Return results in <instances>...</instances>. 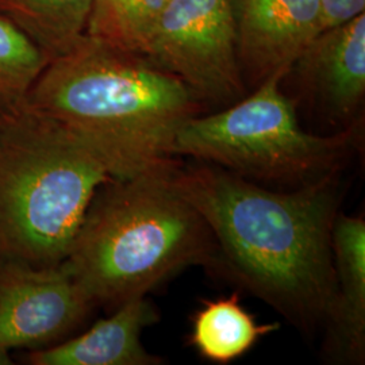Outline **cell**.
Here are the masks:
<instances>
[{"instance_id":"obj_1","label":"cell","mask_w":365,"mask_h":365,"mask_svg":"<svg viewBox=\"0 0 365 365\" xmlns=\"http://www.w3.org/2000/svg\"><path fill=\"white\" fill-rule=\"evenodd\" d=\"M339 176L276 191L203 161H178L173 170L178 190L209 226L218 271L303 334L327 324L336 295Z\"/></svg>"},{"instance_id":"obj_2","label":"cell","mask_w":365,"mask_h":365,"mask_svg":"<svg viewBox=\"0 0 365 365\" xmlns=\"http://www.w3.org/2000/svg\"><path fill=\"white\" fill-rule=\"evenodd\" d=\"M21 107L69 131L125 179L178 158L175 138L200 102L144 56L84 36L46 66Z\"/></svg>"},{"instance_id":"obj_3","label":"cell","mask_w":365,"mask_h":365,"mask_svg":"<svg viewBox=\"0 0 365 365\" xmlns=\"http://www.w3.org/2000/svg\"><path fill=\"white\" fill-rule=\"evenodd\" d=\"M178 158L111 179L93 196L63 262L93 307L115 309L194 265L218 271L217 245L173 180Z\"/></svg>"},{"instance_id":"obj_4","label":"cell","mask_w":365,"mask_h":365,"mask_svg":"<svg viewBox=\"0 0 365 365\" xmlns=\"http://www.w3.org/2000/svg\"><path fill=\"white\" fill-rule=\"evenodd\" d=\"M113 176L88 146L21 107L0 120V264L66 260L98 190Z\"/></svg>"},{"instance_id":"obj_5","label":"cell","mask_w":365,"mask_h":365,"mask_svg":"<svg viewBox=\"0 0 365 365\" xmlns=\"http://www.w3.org/2000/svg\"><path fill=\"white\" fill-rule=\"evenodd\" d=\"M289 72L279 71L227 108L188 119L172 146L252 182L298 188L339 175L359 149V123L331 135L303 130L294 102L280 90Z\"/></svg>"},{"instance_id":"obj_6","label":"cell","mask_w":365,"mask_h":365,"mask_svg":"<svg viewBox=\"0 0 365 365\" xmlns=\"http://www.w3.org/2000/svg\"><path fill=\"white\" fill-rule=\"evenodd\" d=\"M195 93L232 105L245 92L232 0H170L141 53Z\"/></svg>"},{"instance_id":"obj_7","label":"cell","mask_w":365,"mask_h":365,"mask_svg":"<svg viewBox=\"0 0 365 365\" xmlns=\"http://www.w3.org/2000/svg\"><path fill=\"white\" fill-rule=\"evenodd\" d=\"M93 304L64 264H0V365L11 352L36 351L68 339Z\"/></svg>"},{"instance_id":"obj_8","label":"cell","mask_w":365,"mask_h":365,"mask_svg":"<svg viewBox=\"0 0 365 365\" xmlns=\"http://www.w3.org/2000/svg\"><path fill=\"white\" fill-rule=\"evenodd\" d=\"M232 7L241 73L256 84L289 72L321 33L319 0H232Z\"/></svg>"},{"instance_id":"obj_9","label":"cell","mask_w":365,"mask_h":365,"mask_svg":"<svg viewBox=\"0 0 365 365\" xmlns=\"http://www.w3.org/2000/svg\"><path fill=\"white\" fill-rule=\"evenodd\" d=\"M291 71L336 122L359 123L352 119L365 95V13L317 34Z\"/></svg>"},{"instance_id":"obj_10","label":"cell","mask_w":365,"mask_h":365,"mask_svg":"<svg viewBox=\"0 0 365 365\" xmlns=\"http://www.w3.org/2000/svg\"><path fill=\"white\" fill-rule=\"evenodd\" d=\"M158 317L146 297L134 298L76 337L29 351L25 360L31 365L163 364L164 359L148 352L141 341L145 329L155 325Z\"/></svg>"},{"instance_id":"obj_11","label":"cell","mask_w":365,"mask_h":365,"mask_svg":"<svg viewBox=\"0 0 365 365\" xmlns=\"http://www.w3.org/2000/svg\"><path fill=\"white\" fill-rule=\"evenodd\" d=\"M336 295L327 319V352L345 364L365 360V221L339 212L331 233Z\"/></svg>"},{"instance_id":"obj_12","label":"cell","mask_w":365,"mask_h":365,"mask_svg":"<svg viewBox=\"0 0 365 365\" xmlns=\"http://www.w3.org/2000/svg\"><path fill=\"white\" fill-rule=\"evenodd\" d=\"M279 327L276 322H257L241 304L240 295L233 292L200 304L191 318L190 345L207 361L229 364L244 357Z\"/></svg>"},{"instance_id":"obj_13","label":"cell","mask_w":365,"mask_h":365,"mask_svg":"<svg viewBox=\"0 0 365 365\" xmlns=\"http://www.w3.org/2000/svg\"><path fill=\"white\" fill-rule=\"evenodd\" d=\"M92 0H0V15L52 61L86 36Z\"/></svg>"},{"instance_id":"obj_14","label":"cell","mask_w":365,"mask_h":365,"mask_svg":"<svg viewBox=\"0 0 365 365\" xmlns=\"http://www.w3.org/2000/svg\"><path fill=\"white\" fill-rule=\"evenodd\" d=\"M170 0H92L86 36L141 54Z\"/></svg>"},{"instance_id":"obj_15","label":"cell","mask_w":365,"mask_h":365,"mask_svg":"<svg viewBox=\"0 0 365 365\" xmlns=\"http://www.w3.org/2000/svg\"><path fill=\"white\" fill-rule=\"evenodd\" d=\"M49 63L31 39L0 15V120L21 108Z\"/></svg>"},{"instance_id":"obj_16","label":"cell","mask_w":365,"mask_h":365,"mask_svg":"<svg viewBox=\"0 0 365 365\" xmlns=\"http://www.w3.org/2000/svg\"><path fill=\"white\" fill-rule=\"evenodd\" d=\"M364 11L365 0H319L321 31L344 25Z\"/></svg>"}]
</instances>
